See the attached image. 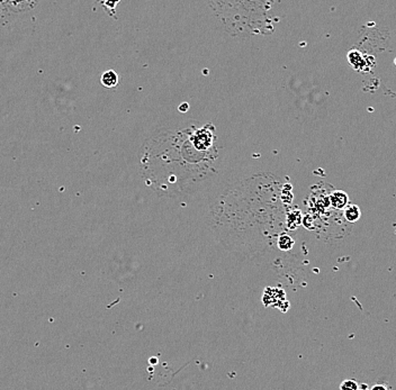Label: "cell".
Wrapping results in <instances>:
<instances>
[{
    "mask_svg": "<svg viewBox=\"0 0 396 390\" xmlns=\"http://www.w3.org/2000/svg\"><path fill=\"white\" fill-rule=\"evenodd\" d=\"M118 1L119 0H106V1H105V6L111 9H115V7L117 5Z\"/></svg>",
    "mask_w": 396,
    "mask_h": 390,
    "instance_id": "obj_6",
    "label": "cell"
},
{
    "mask_svg": "<svg viewBox=\"0 0 396 390\" xmlns=\"http://www.w3.org/2000/svg\"><path fill=\"white\" fill-rule=\"evenodd\" d=\"M188 109H189V106H188V104H187V103H184L183 105H180V106H179V111L182 112V113L187 112Z\"/></svg>",
    "mask_w": 396,
    "mask_h": 390,
    "instance_id": "obj_7",
    "label": "cell"
},
{
    "mask_svg": "<svg viewBox=\"0 0 396 390\" xmlns=\"http://www.w3.org/2000/svg\"><path fill=\"white\" fill-rule=\"evenodd\" d=\"M340 389H351V390H357L359 389V386L354 380H345L340 385Z\"/></svg>",
    "mask_w": 396,
    "mask_h": 390,
    "instance_id": "obj_5",
    "label": "cell"
},
{
    "mask_svg": "<svg viewBox=\"0 0 396 390\" xmlns=\"http://www.w3.org/2000/svg\"><path fill=\"white\" fill-rule=\"evenodd\" d=\"M343 210H345L343 211L345 217L348 222L354 223V222L359 221V218L361 216V211H360V208L357 205H348Z\"/></svg>",
    "mask_w": 396,
    "mask_h": 390,
    "instance_id": "obj_3",
    "label": "cell"
},
{
    "mask_svg": "<svg viewBox=\"0 0 396 390\" xmlns=\"http://www.w3.org/2000/svg\"><path fill=\"white\" fill-rule=\"evenodd\" d=\"M372 389H373V390H378V389H380V390H386L387 387H386V386H383V385H376V386H374V387H373Z\"/></svg>",
    "mask_w": 396,
    "mask_h": 390,
    "instance_id": "obj_8",
    "label": "cell"
},
{
    "mask_svg": "<svg viewBox=\"0 0 396 390\" xmlns=\"http://www.w3.org/2000/svg\"><path fill=\"white\" fill-rule=\"evenodd\" d=\"M294 244V241L288 235H282L279 238V247L281 250H289L292 249Z\"/></svg>",
    "mask_w": 396,
    "mask_h": 390,
    "instance_id": "obj_4",
    "label": "cell"
},
{
    "mask_svg": "<svg viewBox=\"0 0 396 390\" xmlns=\"http://www.w3.org/2000/svg\"><path fill=\"white\" fill-rule=\"evenodd\" d=\"M330 203L335 209H345L349 204V197L342 190H335L330 195Z\"/></svg>",
    "mask_w": 396,
    "mask_h": 390,
    "instance_id": "obj_1",
    "label": "cell"
},
{
    "mask_svg": "<svg viewBox=\"0 0 396 390\" xmlns=\"http://www.w3.org/2000/svg\"><path fill=\"white\" fill-rule=\"evenodd\" d=\"M101 85L106 88H114L118 85V74L114 70H108L101 75Z\"/></svg>",
    "mask_w": 396,
    "mask_h": 390,
    "instance_id": "obj_2",
    "label": "cell"
}]
</instances>
